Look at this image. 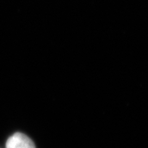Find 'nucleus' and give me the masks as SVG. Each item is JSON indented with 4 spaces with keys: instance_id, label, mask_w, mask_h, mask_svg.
<instances>
[{
    "instance_id": "obj_1",
    "label": "nucleus",
    "mask_w": 148,
    "mask_h": 148,
    "mask_svg": "<svg viewBox=\"0 0 148 148\" xmlns=\"http://www.w3.org/2000/svg\"><path fill=\"white\" fill-rule=\"evenodd\" d=\"M6 148H36L30 138L22 133H16L8 138Z\"/></svg>"
}]
</instances>
